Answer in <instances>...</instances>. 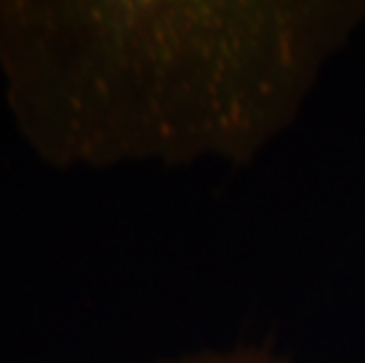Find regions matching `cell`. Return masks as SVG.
<instances>
[{
    "instance_id": "obj_1",
    "label": "cell",
    "mask_w": 365,
    "mask_h": 363,
    "mask_svg": "<svg viewBox=\"0 0 365 363\" xmlns=\"http://www.w3.org/2000/svg\"><path fill=\"white\" fill-rule=\"evenodd\" d=\"M309 3H0L21 133L57 165L247 158L283 128L349 21Z\"/></svg>"
},
{
    "instance_id": "obj_2",
    "label": "cell",
    "mask_w": 365,
    "mask_h": 363,
    "mask_svg": "<svg viewBox=\"0 0 365 363\" xmlns=\"http://www.w3.org/2000/svg\"><path fill=\"white\" fill-rule=\"evenodd\" d=\"M180 363H276L267 354H255V352H240V354H217V357H198V359H186Z\"/></svg>"
}]
</instances>
